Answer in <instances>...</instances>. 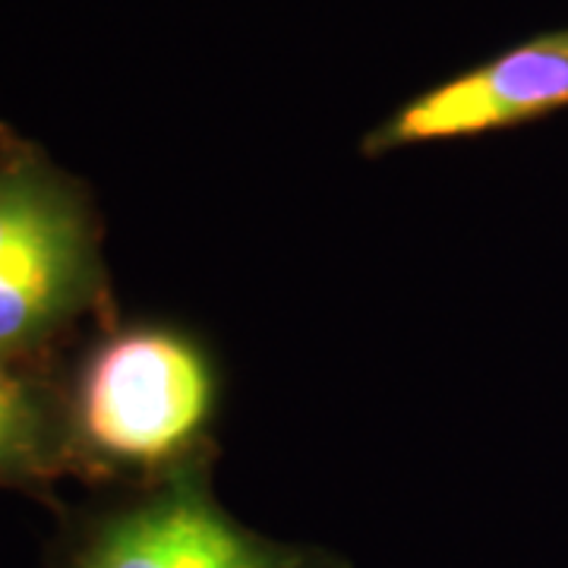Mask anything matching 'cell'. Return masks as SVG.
Here are the masks:
<instances>
[{
	"label": "cell",
	"instance_id": "1",
	"mask_svg": "<svg viewBox=\"0 0 568 568\" xmlns=\"http://www.w3.org/2000/svg\"><path fill=\"white\" fill-rule=\"evenodd\" d=\"M61 386L70 477L145 489L212 465L222 376L190 328L114 316Z\"/></svg>",
	"mask_w": 568,
	"mask_h": 568
},
{
	"label": "cell",
	"instance_id": "2",
	"mask_svg": "<svg viewBox=\"0 0 568 568\" xmlns=\"http://www.w3.org/2000/svg\"><path fill=\"white\" fill-rule=\"evenodd\" d=\"M82 320H114L85 183L0 123V354L51 364Z\"/></svg>",
	"mask_w": 568,
	"mask_h": 568
},
{
	"label": "cell",
	"instance_id": "3",
	"mask_svg": "<svg viewBox=\"0 0 568 568\" xmlns=\"http://www.w3.org/2000/svg\"><path fill=\"white\" fill-rule=\"evenodd\" d=\"M193 467L85 518L58 568H351L323 547L282 544L244 528Z\"/></svg>",
	"mask_w": 568,
	"mask_h": 568
},
{
	"label": "cell",
	"instance_id": "4",
	"mask_svg": "<svg viewBox=\"0 0 568 568\" xmlns=\"http://www.w3.org/2000/svg\"><path fill=\"white\" fill-rule=\"evenodd\" d=\"M559 108H568V51L540 36L405 102L366 133L361 152L373 159L407 145L470 140Z\"/></svg>",
	"mask_w": 568,
	"mask_h": 568
},
{
	"label": "cell",
	"instance_id": "5",
	"mask_svg": "<svg viewBox=\"0 0 568 568\" xmlns=\"http://www.w3.org/2000/svg\"><path fill=\"white\" fill-rule=\"evenodd\" d=\"M61 379L51 364L0 354V487L48 496L70 477Z\"/></svg>",
	"mask_w": 568,
	"mask_h": 568
},
{
	"label": "cell",
	"instance_id": "6",
	"mask_svg": "<svg viewBox=\"0 0 568 568\" xmlns=\"http://www.w3.org/2000/svg\"><path fill=\"white\" fill-rule=\"evenodd\" d=\"M549 39L556 41V44H562V48L568 51V29H566V32H549Z\"/></svg>",
	"mask_w": 568,
	"mask_h": 568
}]
</instances>
